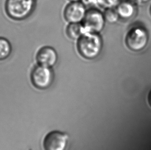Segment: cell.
<instances>
[{"label": "cell", "mask_w": 151, "mask_h": 150, "mask_svg": "<svg viewBox=\"0 0 151 150\" xmlns=\"http://www.w3.org/2000/svg\"><path fill=\"white\" fill-rule=\"evenodd\" d=\"M103 14L105 21L110 24L116 23L120 18L116 9L114 8L105 9Z\"/></svg>", "instance_id": "7c38bea8"}, {"label": "cell", "mask_w": 151, "mask_h": 150, "mask_svg": "<svg viewBox=\"0 0 151 150\" xmlns=\"http://www.w3.org/2000/svg\"><path fill=\"white\" fill-rule=\"evenodd\" d=\"M12 52V46L10 42L5 38L0 37V61L7 59Z\"/></svg>", "instance_id": "8fae6325"}, {"label": "cell", "mask_w": 151, "mask_h": 150, "mask_svg": "<svg viewBox=\"0 0 151 150\" xmlns=\"http://www.w3.org/2000/svg\"><path fill=\"white\" fill-rule=\"evenodd\" d=\"M150 12H151V8H150Z\"/></svg>", "instance_id": "e0dca14e"}, {"label": "cell", "mask_w": 151, "mask_h": 150, "mask_svg": "<svg viewBox=\"0 0 151 150\" xmlns=\"http://www.w3.org/2000/svg\"><path fill=\"white\" fill-rule=\"evenodd\" d=\"M31 80L33 85L37 89H47L53 82V71L51 68L38 65L31 72Z\"/></svg>", "instance_id": "277c9868"}, {"label": "cell", "mask_w": 151, "mask_h": 150, "mask_svg": "<svg viewBox=\"0 0 151 150\" xmlns=\"http://www.w3.org/2000/svg\"><path fill=\"white\" fill-rule=\"evenodd\" d=\"M70 2H79V1H81L82 0H69Z\"/></svg>", "instance_id": "2e32d148"}, {"label": "cell", "mask_w": 151, "mask_h": 150, "mask_svg": "<svg viewBox=\"0 0 151 150\" xmlns=\"http://www.w3.org/2000/svg\"><path fill=\"white\" fill-rule=\"evenodd\" d=\"M105 20L104 14L96 8H90L86 11L82 24L86 32L99 33L104 29Z\"/></svg>", "instance_id": "3957f363"}, {"label": "cell", "mask_w": 151, "mask_h": 150, "mask_svg": "<svg viewBox=\"0 0 151 150\" xmlns=\"http://www.w3.org/2000/svg\"><path fill=\"white\" fill-rule=\"evenodd\" d=\"M150 0H136V2H138V3H146L147 2Z\"/></svg>", "instance_id": "9a60e30c"}, {"label": "cell", "mask_w": 151, "mask_h": 150, "mask_svg": "<svg viewBox=\"0 0 151 150\" xmlns=\"http://www.w3.org/2000/svg\"><path fill=\"white\" fill-rule=\"evenodd\" d=\"M85 30L81 23H69L66 28V34L68 37L72 40H77L79 39Z\"/></svg>", "instance_id": "30bf717a"}, {"label": "cell", "mask_w": 151, "mask_h": 150, "mask_svg": "<svg viewBox=\"0 0 151 150\" xmlns=\"http://www.w3.org/2000/svg\"><path fill=\"white\" fill-rule=\"evenodd\" d=\"M103 43L98 33L85 32L77 40L76 47L80 55L85 59L92 60L100 55Z\"/></svg>", "instance_id": "6da1fadb"}, {"label": "cell", "mask_w": 151, "mask_h": 150, "mask_svg": "<svg viewBox=\"0 0 151 150\" xmlns=\"http://www.w3.org/2000/svg\"><path fill=\"white\" fill-rule=\"evenodd\" d=\"M148 35L145 29L136 27L130 29L125 38L127 46L131 50L140 51L143 49L147 44Z\"/></svg>", "instance_id": "5b68a950"}, {"label": "cell", "mask_w": 151, "mask_h": 150, "mask_svg": "<svg viewBox=\"0 0 151 150\" xmlns=\"http://www.w3.org/2000/svg\"><path fill=\"white\" fill-rule=\"evenodd\" d=\"M69 136L59 131L48 133L43 139V150H65L67 146Z\"/></svg>", "instance_id": "8992f818"}, {"label": "cell", "mask_w": 151, "mask_h": 150, "mask_svg": "<svg viewBox=\"0 0 151 150\" xmlns=\"http://www.w3.org/2000/svg\"><path fill=\"white\" fill-rule=\"evenodd\" d=\"M58 55L55 49L49 46L42 47L38 51L36 59L38 65L45 67L54 66L58 61Z\"/></svg>", "instance_id": "ba28073f"}, {"label": "cell", "mask_w": 151, "mask_h": 150, "mask_svg": "<svg viewBox=\"0 0 151 150\" xmlns=\"http://www.w3.org/2000/svg\"><path fill=\"white\" fill-rule=\"evenodd\" d=\"M147 101H148L150 106L151 107V90L149 91V93L148 94V95H147Z\"/></svg>", "instance_id": "5bb4252c"}, {"label": "cell", "mask_w": 151, "mask_h": 150, "mask_svg": "<svg viewBox=\"0 0 151 150\" xmlns=\"http://www.w3.org/2000/svg\"><path fill=\"white\" fill-rule=\"evenodd\" d=\"M116 8L119 17L123 19H128L133 16L135 12V7L133 3L128 1L119 2Z\"/></svg>", "instance_id": "9c48e42d"}, {"label": "cell", "mask_w": 151, "mask_h": 150, "mask_svg": "<svg viewBox=\"0 0 151 150\" xmlns=\"http://www.w3.org/2000/svg\"><path fill=\"white\" fill-rule=\"evenodd\" d=\"M86 5L83 2H70L65 6L63 16L69 23H82L86 13Z\"/></svg>", "instance_id": "52a82bcc"}, {"label": "cell", "mask_w": 151, "mask_h": 150, "mask_svg": "<svg viewBox=\"0 0 151 150\" xmlns=\"http://www.w3.org/2000/svg\"><path fill=\"white\" fill-rule=\"evenodd\" d=\"M35 0H6L5 11L9 18L20 21L27 18L33 11Z\"/></svg>", "instance_id": "7a4b0ae2"}, {"label": "cell", "mask_w": 151, "mask_h": 150, "mask_svg": "<svg viewBox=\"0 0 151 150\" xmlns=\"http://www.w3.org/2000/svg\"><path fill=\"white\" fill-rule=\"evenodd\" d=\"M96 4L105 9L114 8L119 3V0H96Z\"/></svg>", "instance_id": "4fadbf2b"}]
</instances>
